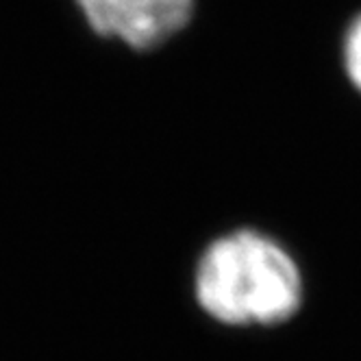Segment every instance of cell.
I'll list each match as a JSON object with an SVG mask.
<instances>
[{
    "mask_svg": "<svg viewBox=\"0 0 361 361\" xmlns=\"http://www.w3.org/2000/svg\"><path fill=\"white\" fill-rule=\"evenodd\" d=\"M196 298L212 318L226 324H276L300 307L302 279L276 242L238 231L204 250Z\"/></svg>",
    "mask_w": 361,
    "mask_h": 361,
    "instance_id": "1",
    "label": "cell"
},
{
    "mask_svg": "<svg viewBox=\"0 0 361 361\" xmlns=\"http://www.w3.org/2000/svg\"><path fill=\"white\" fill-rule=\"evenodd\" d=\"M92 29L146 50L185 27L192 0H76Z\"/></svg>",
    "mask_w": 361,
    "mask_h": 361,
    "instance_id": "2",
    "label": "cell"
},
{
    "mask_svg": "<svg viewBox=\"0 0 361 361\" xmlns=\"http://www.w3.org/2000/svg\"><path fill=\"white\" fill-rule=\"evenodd\" d=\"M344 59H346V70H348L350 81L355 83L357 90H361V18L353 24V29L348 31Z\"/></svg>",
    "mask_w": 361,
    "mask_h": 361,
    "instance_id": "3",
    "label": "cell"
}]
</instances>
